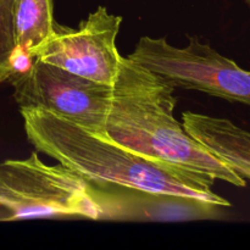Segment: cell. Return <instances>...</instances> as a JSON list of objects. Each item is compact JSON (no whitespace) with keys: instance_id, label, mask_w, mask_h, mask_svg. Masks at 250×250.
Returning <instances> with one entry per match:
<instances>
[{"instance_id":"cell-1","label":"cell","mask_w":250,"mask_h":250,"mask_svg":"<svg viewBox=\"0 0 250 250\" xmlns=\"http://www.w3.org/2000/svg\"><path fill=\"white\" fill-rule=\"evenodd\" d=\"M175 87L127 56L112 83L104 136L143 158L246 187L247 181L186 132L173 116Z\"/></svg>"},{"instance_id":"cell-2","label":"cell","mask_w":250,"mask_h":250,"mask_svg":"<svg viewBox=\"0 0 250 250\" xmlns=\"http://www.w3.org/2000/svg\"><path fill=\"white\" fill-rule=\"evenodd\" d=\"M20 112L27 138L37 151L89 182L115 183L231 207L212 190V178L149 160L43 109L20 107Z\"/></svg>"},{"instance_id":"cell-3","label":"cell","mask_w":250,"mask_h":250,"mask_svg":"<svg viewBox=\"0 0 250 250\" xmlns=\"http://www.w3.org/2000/svg\"><path fill=\"white\" fill-rule=\"evenodd\" d=\"M0 208L6 220H99L88 181L60 163L46 165L37 151L0 163Z\"/></svg>"},{"instance_id":"cell-4","label":"cell","mask_w":250,"mask_h":250,"mask_svg":"<svg viewBox=\"0 0 250 250\" xmlns=\"http://www.w3.org/2000/svg\"><path fill=\"white\" fill-rule=\"evenodd\" d=\"M128 58L175 88L250 105V71L194 36L188 37L187 45L182 48L164 37L143 36Z\"/></svg>"},{"instance_id":"cell-5","label":"cell","mask_w":250,"mask_h":250,"mask_svg":"<svg viewBox=\"0 0 250 250\" xmlns=\"http://www.w3.org/2000/svg\"><path fill=\"white\" fill-rule=\"evenodd\" d=\"M20 107H38L104 136L112 85L102 84L33 59L10 78Z\"/></svg>"},{"instance_id":"cell-6","label":"cell","mask_w":250,"mask_h":250,"mask_svg":"<svg viewBox=\"0 0 250 250\" xmlns=\"http://www.w3.org/2000/svg\"><path fill=\"white\" fill-rule=\"evenodd\" d=\"M122 17L99 6L77 28L55 21L54 33L33 59L87 80L112 85L121 63L116 45Z\"/></svg>"},{"instance_id":"cell-7","label":"cell","mask_w":250,"mask_h":250,"mask_svg":"<svg viewBox=\"0 0 250 250\" xmlns=\"http://www.w3.org/2000/svg\"><path fill=\"white\" fill-rule=\"evenodd\" d=\"M89 190L106 221H203L220 219L226 207L170 193L115 183L89 182Z\"/></svg>"},{"instance_id":"cell-8","label":"cell","mask_w":250,"mask_h":250,"mask_svg":"<svg viewBox=\"0 0 250 250\" xmlns=\"http://www.w3.org/2000/svg\"><path fill=\"white\" fill-rule=\"evenodd\" d=\"M182 126L237 175L250 181V131L225 117L192 111L183 112Z\"/></svg>"},{"instance_id":"cell-9","label":"cell","mask_w":250,"mask_h":250,"mask_svg":"<svg viewBox=\"0 0 250 250\" xmlns=\"http://www.w3.org/2000/svg\"><path fill=\"white\" fill-rule=\"evenodd\" d=\"M54 0H15L14 59H33L34 53L54 33Z\"/></svg>"},{"instance_id":"cell-10","label":"cell","mask_w":250,"mask_h":250,"mask_svg":"<svg viewBox=\"0 0 250 250\" xmlns=\"http://www.w3.org/2000/svg\"><path fill=\"white\" fill-rule=\"evenodd\" d=\"M15 0H0V82L12 75V59L15 50L14 33Z\"/></svg>"},{"instance_id":"cell-11","label":"cell","mask_w":250,"mask_h":250,"mask_svg":"<svg viewBox=\"0 0 250 250\" xmlns=\"http://www.w3.org/2000/svg\"><path fill=\"white\" fill-rule=\"evenodd\" d=\"M244 1H246V4L248 5V6L250 7V0H244Z\"/></svg>"}]
</instances>
